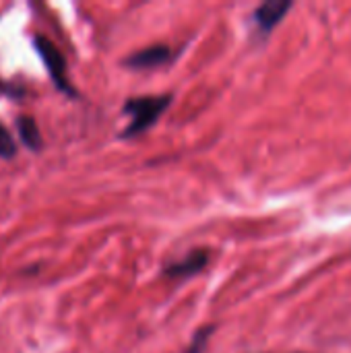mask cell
Segmentation results:
<instances>
[{
    "instance_id": "cell-1",
    "label": "cell",
    "mask_w": 351,
    "mask_h": 353,
    "mask_svg": "<svg viewBox=\"0 0 351 353\" xmlns=\"http://www.w3.org/2000/svg\"><path fill=\"white\" fill-rule=\"evenodd\" d=\"M172 95H147V97H132L126 101L124 112L130 116V124L122 130V139H130L147 130L157 122L161 112L170 105Z\"/></svg>"
},
{
    "instance_id": "cell-2",
    "label": "cell",
    "mask_w": 351,
    "mask_h": 353,
    "mask_svg": "<svg viewBox=\"0 0 351 353\" xmlns=\"http://www.w3.org/2000/svg\"><path fill=\"white\" fill-rule=\"evenodd\" d=\"M33 48L39 54V58H41L43 66L48 70L50 79L54 81L56 89H60L66 95H77L74 89L68 83V77H66V58H64V54L46 35H35L33 37Z\"/></svg>"
},
{
    "instance_id": "cell-3",
    "label": "cell",
    "mask_w": 351,
    "mask_h": 353,
    "mask_svg": "<svg viewBox=\"0 0 351 353\" xmlns=\"http://www.w3.org/2000/svg\"><path fill=\"white\" fill-rule=\"evenodd\" d=\"M292 6H294V4L288 2V0H269V2H263V4L254 10L252 19H254V23H257V27L261 29V33H269L277 23L283 21V17L290 12Z\"/></svg>"
},
{
    "instance_id": "cell-4",
    "label": "cell",
    "mask_w": 351,
    "mask_h": 353,
    "mask_svg": "<svg viewBox=\"0 0 351 353\" xmlns=\"http://www.w3.org/2000/svg\"><path fill=\"white\" fill-rule=\"evenodd\" d=\"M209 256H211V254H209L207 250H192V252H188L184 259L170 263V265L163 269V275H168L170 279L197 275L199 271H203V269L207 267Z\"/></svg>"
},
{
    "instance_id": "cell-5",
    "label": "cell",
    "mask_w": 351,
    "mask_h": 353,
    "mask_svg": "<svg viewBox=\"0 0 351 353\" xmlns=\"http://www.w3.org/2000/svg\"><path fill=\"white\" fill-rule=\"evenodd\" d=\"M168 58H170V48L157 43V46L145 48V50H141V52L128 56V58L124 60V64L130 66V68H153V66L163 64Z\"/></svg>"
},
{
    "instance_id": "cell-6",
    "label": "cell",
    "mask_w": 351,
    "mask_h": 353,
    "mask_svg": "<svg viewBox=\"0 0 351 353\" xmlns=\"http://www.w3.org/2000/svg\"><path fill=\"white\" fill-rule=\"evenodd\" d=\"M17 132H19L21 143L29 151L37 153L41 149V134H39V128H37V124H35V120L31 116H19L17 118Z\"/></svg>"
},
{
    "instance_id": "cell-7",
    "label": "cell",
    "mask_w": 351,
    "mask_h": 353,
    "mask_svg": "<svg viewBox=\"0 0 351 353\" xmlns=\"http://www.w3.org/2000/svg\"><path fill=\"white\" fill-rule=\"evenodd\" d=\"M14 155H17L14 141H12L10 132L6 130V126L0 122V159H12Z\"/></svg>"
},
{
    "instance_id": "cell-8",
    "label": "cell",
    "mask_w": 351,
    "mask_h": 353,
    "mask_svg": "<svg viewBox=\"0 0 351 353\" xmlns=\"http://www.w3.org/2000/svg\"><path fill=\"white\" fill-rule=\"evenodd\" d=\"M211 333H213V327H205V329H199V333L194 335V339H192V343H190V347L186 350V353H201L205 350V345H207V339L211 337Z\"/></svg>"
}]
</instances>
